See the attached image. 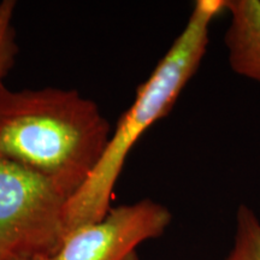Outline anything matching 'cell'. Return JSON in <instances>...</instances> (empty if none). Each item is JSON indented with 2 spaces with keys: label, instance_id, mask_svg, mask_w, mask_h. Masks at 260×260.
<instances>
[{
  "label": "cell",
  "instance_id": "6da1fadb",
  "mask_svg": "<svg viewBox=\"0 0 260 260\" xmlns=\"http://www.w3.org/2000/svg\"><path fill=\"white\" fill-rule=\"evenodd\" d=\"M111 126L77 90L0 89V157L53 182L68 197L99 162Z\"/></svg>",
  "mask_w": 260,
  "mask_h": 260
},
{
  "label": "cell",
  "instance_id": "7a4b0ae2",
  "mask_svg": "<svg viewBox=\"0 0 260 260\" xmlns=\"http://www.w3.org/2000/svg\"><path fill=\"white\" fill-rule=\"evenodd\" d=\"M222 12L224 0L194 3L183 30L139 87L134 103L117 123L92 175L68 201L67 234L99 222L111 209L113 189L130 151L155 122L171 111L197 74L209 46L211 24Z\"/></svg>",
  "mask_w": 260,
  "mask_h": 260
},
{
  "label": "cell",
  "instance_id": "3957f363",
  "mask_svg": "<svg viewBox=\"0 0 260 260\" xmlns=\"http://www.w3.org/2000/svg\"><path fill=\"white\" fill-rule=\"evenodd\" d=\"M69 199L46 177L0 157V260L56 254Z\"/></svg>",
  "mask_w": 260,
  "mask_h": 260
},
{
  "label": "cell",
  "instance_id": "277c9868",
  "mask_svg": "<svg viewBox=\"0 0 260 260\" xmlns=\"http://www.w3.org/2000/svg\"><path fill=\"white\" fill-rule=\"evenodd\" d=\"M171 220L168 207L151 199L111 207L99 222L68 233L48 260H139L138 247L160 237Z\"/></svg>",
  "mask_w": 260,
  "mask_h": 260
},
{
  "label": "cell",
  "instance_id": "5b68a950",
  "mask_svg": "<svg viewBox=\"0 0 260 260\" xmlns=\"http://www.w3.org/2000/svg\"><path fill=\"white\" fill-rule=\"evenodd\" d=\"M228 60L240 76L260 83V0H224Z\"/></svg>",
  "mask_w": 260,
  "mask_h": 260
},
{
  "label": "cell",
  "instance_id": "8992f818",
  "mask_svg": "<svg viewBox=\"0 0 260 260\" xmlns=\"http://www.w3.org/2000/svg\"><path fill=\"white\" fill-rule=\"evenodd\" d=\"M224 260H260V219L246 205L237 210L234 246Z\"/></svg>",
  "mask_w": 260,
  "mask_h": 260
},
{
  "label": "cell",
  "instance_id": "52a82bcc",
  "mask_svg": "<svg viewBox=\"0 0 260 260\" xmlns=\"http://www.w3.org/2000/svg\"><path fill=\"white\" fill-rule=\"evenodd\" d=\"M15 9L14 0L0 3V89L4 87L3 80L14 65L18 51L15 41V29L12 27Z\"/></svg>",
  "mask_w": 260,
  "mask_h": 260
},
{
  "label": "cell",
  "instance_id": "ba28073f",
  "mask_svg": "<svg viewBox=\"0 0 260 260\" xmlns=\"http://www.w3.org/2000/svg\"><path fill=\"white\" fill-rule=\"evenodd\" d=\"M18 260H48V259H42V258H31V259H18Z\"/></svg>",
  "mask_w": 260,
  "mask_h": 260
}]
</instances>
